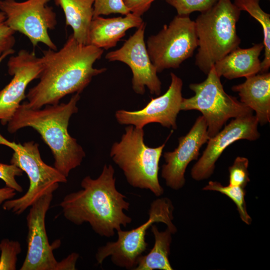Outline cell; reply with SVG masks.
Masks as SVG:
<instances>
[{"label": "cell", "instance_id": "30bf717a", "mask_svg": "<svg viewBox=\"0 0 270 270\" xmlns=\"http://www.w3.org/2000/svg\"><path fill=\"white\" fill-rule=\"evenodd\" d=\"M50 1L3 0L0 2V10L6 16L7 25L26 36L34 48L41 42L56 50V46L48 32L57 24L56 13L48 5Z\"/></svg>", "mask_w": 270, "mask_h": 270}, {"label": "cell", "instance_id": "ac0fdd59", "mask_svg": "<svg viewBox=\"0 0 270 270\" xmlns=\"http://www.w3.org/2000/svg\"><path fill=\"white\" fill-rule=\"evenodd\" d=\"M232 90L238 93L240 102L256 112L258 124L270 122V74L263 72L246 78L242 84Z\"/></svg>", "mask_w": 270, "mask_h": 270}, {"label": "cell", "instance_id": "ffe728a7", "mask_svg": "<svg viewBox=\"0 0 270 270\" xmlns=\"http://www.w3.org/2000/svg\"><path fill=\"white\" fill-rule=\"evenodd\" d=\"M62 9L66 24L72 30L74 38L80 44H88V33L94 16V0H54Z\"/></svg>", "mask_w": 270, "mask_h": 270}, {"label": "cell", "instance_id": "83f0119b", "mask_svg": "<svg viewBox=\"0 0 270 270\" xmlns=\"http://www.w3.org/2000/svg\"><path fill=\"white\" fill-rule=\"evenodd\" d=\"M23 171L17 166L0 162V179L2 180L6 186L12 188L16 192H22L23 188L16 182V177L22 176Z\"/></svg>", "mask_w": 270, "mask_h": 270}, {"label": "cell", "instance_id": "484cf974", "mask_svg": "<svg viewBox=\"0 0 270 270\" xmlns=\"http://www.w3.org/2000/svg\"><path fill=\"white\" fill-rule=\"evenodd\" d=\"M248 167V160L247 158H236L233 164L228 168L229 185L244 188L250 180Z\"/></svg>", "mask_w": 270, "mask_h": 270}, {"label": "cell", "instance_id": "8992f818", "mask_svg": "<svg viewBox=\"0 0 270 270\" xmlns=\"http://www.w3.org/2000/svg\"><path fill=\"white\" fill-rule=\"evenodd\" d=\"M0 145L13 150L10 164L25 172L30 181L27 192L19 198L5 201L2 204L4 210L20 214L42 196L52 194L58 188L60 183L67 182L66 177L42 160L38 143L30 141L17 144L0 134Z\"/></svg>", "mask_w": 270, "mask_h": 270}, {"label": "cell", "instance_id": "ba28073f", "mask_svg": "<svg viewBox=\"0 0 270 270\" xmlns=\"http://www.w3.org/2000/svg\"><path fill=\"white\" fill-rule=\"evenodd\" d=\"M174 206L168 198L154 200L150 205L148 218L140 226L130 230L116 231L118 238L108 242L98 248L96 258L101 264L104 259L110 256L112 263L119 267L134 270L138 258L146 250L148 244L146 241L147 230L155 222H163L174 234L176 228L172 222Z\"/></svg>", "mask_w": 270, "mask_h": 270}, {"label": "cell", "instance_id": "44dd1931", "mask_svg": "<svg viewBox=\"0 0 270 270\" xmlns=\"http://www.w3.org/2000/svg\"><path fill=\"white\" fill-rule=\"evenodd\" d=\"M151 230L154 238V246L147 254L138 258L134 270H173L168 259L172 232L168 228L160 232L154 224L152 225Z\"/></svg>", "mask_w": 270, "mask_h": 270}, {"label": "cell", "instance_id": "8fae6325", "mask_svg": "<svg viewBox=\"0 0 270 270\" xmlns=\"http://www.w3.org/2000/svg\"><path fill=\"white\" fill-rule=\"evenodd\" d=\"M53 198L52 194L42 196L30 206L26 216L27 252L20 270H57L58 262L53 253L60 244H50L45 219Z\"/></svg>", "mask_w": 270, "mask_h": 270}, {"label": "cell", "instance_id": "f546056e", "mask_svg": "<svg viewBox=\"0 0 270 270\" xmlns=\"http://www.w3.org/2000/svg\"><path fill=\"white\" fill-rule=\"evenodd\" d=\"M130 12L141 16L150 8L155 0H122Z\"/></svg>", "mask_w": 270, "mask_h": 270}, {"label": "cell", "instance_id": "277c9868", "mask_svg": "<svg viewBox=\"0 0 270 270\" xmlns=\"http://www.w3.org/2000/svg\"><path fill=\"white\" fill-rule=\"evenodd\" d=\"M240 12L231 0H218L194 21L198 40L195 62L204 74H207L216 62L239 47L240 39L236 25Z\"/></svg>", "mask_w": 270, "mask_h": 270}, {"label": "cell", "instance_id": "e0dca14e", "mask_svg": "<svg viewBox=\"0 0 270 270\" xmlns=\"http://www.w3.org/2000/svg\"><path fill=\"white\" fill-rule=\"evenodd\" d=\"M143 22L141 16L131 12L124 17L94 18L90 27L88 44L104 50L114 48L128 30L138 28Z\"/></svg>", "mask_w": 270, "mask_h": 270}, {"label": "cell", "instance_id": "3957f363", "mask_svg": "<svg viewBox=\"0 0 270 270\" xmlns=\"http://www.w3.org/2000/svg\"><path fill=\"white\" fill-rule=\"evenodd\" d=\"M80 94L76 93L66 103L45 106L33 109L26 102L20 104L8 123V131L14 133L30 127L35 130L49 147L54 158V167L66 177L80 166L86 153L68 132L72 115L78 112Z\"/></svg>", "mask_w": 270, "mask_h": 270}, {"label": "cell", "instance_id": "836d02e7", "mask_svg": "<svg viewBox=\"0 0 270 270\" xmlns=\"http://www.w3.org/2000/svg\"></svg>", "mask_w": 270, "mask_h": 270}, {"label": "cell", "instance_id": "5b68a950", "mask_svg": "<svg viewBox=\"0 0 270 270\" xmlns=\"http://www.w3.org/2000/svg\"><path fill=\"white\" fill-rule=\"evenodd\" d=\"M143 128L132 125L126 126L120 140L112 144L110 156L122 170L130 186L148 190L159 196L164 192L158 174L166 142L156 148H150L145 144Z\"/></svg>", "mask_w": 270, "mask_h": 270}, {"label": "cell", "instance_id": "d6a6232c", "mask_svg": "<svg viewBox=\"0 0 270 270\" xmlns=\"http://www.w3.org/2000/svg\"><path fill=\"white\" fill-rule=\"evenodd\" d=\"M14 52V50L13 49H12V50H8V51L4 52L3 54H2L0 56V64L7 56H8L10 54H12Z\"/></svg>", "mask_w": 270, "mask_h": 270}, {"label": "cell", "instance_id": "f1b7e54d", "mask_svg": "<svg viewBox=\"0 0 270 270\" xmlns=\"http://www.w3.org/2000/svg\"><path fill=\"white\" fill-rule=\"evenodd\" d=\"M6 17L0 12V56L4 52L13 49L16 40L15 32L12 30L6 22Z\"/></svg>", "mask_w": 270, "mask_h": 270}, {"label": "cell", "instance_id": "7c38bea8", "mask_svg": "<svg viewBox=\"0 0 270 270\" xmlns=\"http://www.w3.org/2000/svg\"><path fill=\"white\" fill-rule=\"evenodd\" d=\"M145 28L143 22L121 48L108 52L105 58L110 62H122L130 68L132 73V88L136 94L143 95L147 87L151 94L159 96L162 83L146 50Z\"/></svg>", "mask_w": 270, "mask_h": 270}, {"label": "cell", "instance_id": "603a6c76", "mask_svg": "<svg viewBox=\"0 0 270 270\" xmlns=\"http://www.w3.org/2000/svg\"><path fill=\"white\" fill-rule=\"evenodd\" d=\"M203 190L216 191L226 195L236 204L242 220L247 224H251L252 218L246 210L244 188L230 185L224 186L219 182L210 181Z\"/></svg>", "mask_w": 270, "mask_h": 270}, {"label": "cell", "instance_id": "4dcf8cb0", "mask_svg": "<svg viewBox=\"0 0 270 270\" xmlns=\"http://www.w3.org/2000/svg\"><path fill=\"white\" fill-rule=\"evenodd\" d=\"M79 258L76 252H72L65 258L58 262L57 270H76V262Z\"/></svg>", "mask_w": 270, "mask_h": 270}, {"label": "cell", "instance_id": "4fadbf2b", "mask_svg": "<svg viewBox=\"0 0 270 270\" xmlns=\"http://www.w3.org/2000/svg\"><path fill=\"white\" fill-rule=\"evenodd\" d=\"M170 84L166 92L162 96L152 98L142 109L136 111L117 110L115 117L118 123L143 128L146 124L156 122L164 127L176 130V118L183 98V82L173 72L170 73Z\"/></svg>", "mask_w": 270, "mask_h": 270}, {"label": "cell", "instance_id": "9a60e30c", "mask_svg": "<svg viewBox=\"0 0 270 270\" xmlns=\"http://www.w3.org/2000/svg\"><path fill=\"white\" fill-rule=\"evenodd\" d=\"M258 124L253 114L234 118L222 130L210 138L201 157L191 170L192 178L202 180L208 178L214 172L216 162L230 144L240 140H258L260 136Z\"/></svg>", "mask_w": 270, "mask_h": 270}, {"label": "cell", "instance_id": "9c48e42d", "mask_svg": "<svg viewBox=\"0 0 270 270\" xmlns=\"http://www.w3.org/2000/svg\"><path fill=\"white\" fill-rule=\"evenodd\" d=\"M150 60L158 72L176 68L198 47L194 21L189 16H176L168 25L146 42Z\"/></svg>", "mask_w": 270, "mask_h": 270}, {"label": "cell", "instance_id": "6da1fadb", "mask_svg": "<svg viewBox=\"0 0 270 270\" xmlns=\"http://www.w3.org/2000/svg\"><path fill=\"white\" fill-rule=\"evenodd\" d=\"M103 52L102 48L80 44L72 34L60 50H43L40 81L26 94V105L39 109L58 104L68 94L82 92L93 77L106 70L93 66Z\"/></svg>", "mask_w": 270, "mask_h": 270}, {"label": "cell", "instance_id": "d6986e66", "mask_svg": "<svg viewBox=\"0 0 270 270\" xmlns=\"http://www.w3.org/2000/svg\"><path fill=\"white\" fill-rule=\"evenodd\" d=\"M264 48L262 43L247 48L238 47L216 62L214 70L219 77L228 80L256 74L261 70L259 56Z\"/></svg>", "mask_w": 270, "mask_h": 270}, {"label": "cell", "instance_id": "cb8c5ba5", "mask_svg": "<svg viewBox=\"0 0 270 270\" xmlns=\"http://www.w3.org/2000/svg\"><path fill=\"white\" fill-rule=\"evenodd\" d=\"M0 270H16L18 255L22 252L17 240L4 238L0 242Z\"/></svg>", "mask_w": 270, "mask_h": 270}, {"label": "cell", "instance_id": "7a4b0ae2", "mask_svg": "<svg viewBox=\"0 0 270 270\" xmlns=\"http://www.w3.org/2000/svg\"><path fill=\"white\" fill-rule=\"evenodd\" d=\"M114 174L112 166L105 164L96 178L84 177L82 189L68 194L60 202L64 217L76 225L88 222L96 233L108 238L130 224L132 218L124 212L130 204L117 190Z\"/></svg>", "mask_w": 270, "mask_h": 270}, {"label": "cell", "instance_id": "4316f807", "mask_svg": "<svg viewBox=\"0 0 270 270\" xmlns=\"http://www.w3.org/2000/svg\"><path fill=\"white\" fill-rule=\"evenodd\" d=\"M93 8V18L112 14L125 16L130 12L122 0H94Z\"/></svg>", "mask_w": 270, "mask_h": 270}, {"label": "cell", "instance_id": "2e32d148", "mask_svg": "<svg viewBox=\"0 0 270 270\" xmlns=\"http://www.w3.org/2000/svg\"><path fill=\"white\" fill-rule=\"evenodd\" d=\"M207 127L205 118L199 116L188 132L178 138L177 148L164 152L166 163L162 166L161 176L170 188L178 190L184 186L187 166L198 160L200 148L210 138Z\"/></svg>", "mask_w": 270, "mask_h": 270}, {"label": "cell", "instance_id": "d4e9b609", "mask_svg": "<svg viewBox=\"0 0 270 270\" xmlns=\"http://www.w3.org/2000/svg\"><path fill=\"white\" fill-rule=\"evenodd\" d=\"M174 7L178 15L189 16L194 12H202L210 8L218 0H165Z\"/></svg>", "mask_w": 270, "mask_h": 270}, {"label": "cell", "instance_id": "1f68e13d", "mask_svg": "<svg viewBox=\"0 0 270 270\" xmlns=\"http://www.w3.org/2000/svg\"><path fill=\"white\" fill-rule=\"evenodd\" d=\"M16 194V191L6 186L0 188V205L5 201L12 198Z\"/></svg>", "mask_w": 270, "mask_h": 270}, {"label": "cell", "instance_id": "5bb4252c", "mask_svg": "<svg viewBox=\"0 0 270 270\" xmlns=\"http://www.w3.org/2000/svg\"><path fill=\"white\" fill-rule=\"evenodd\" d=\"M8 72L13 76L11 81L0 90V122L6 125L11 120L21 102L26 98L28 84L39 78L42 69L41 57L34 52L20 50L8 62Z\"/></svg>", "mask_w": 270, "mask_h": 270}, {"label": "cell", "instance_id": "52a82bcc", "mask_svg": "<svg viewBox=\"0 0 270 270\" xmlns=\"http://www.w3.org/2000/svg\"><path fill=\"white\" fill-rule=\"evenodd\" d=\"M207 75L202 82L190 84L194 95L182 98L180 110L200 112L206 120L210 138L218 133L229 119L253 114V111L226 92L214 66Z\"/></svg>", "mask_w": 270, "mask_h": 270}, {"label": "cell", "instance_id": "7402d4cb", "mask_svg": "<svg viewBox=\"0 0 270 270\" xmlns=\"http://www.w3.org/2000/svg\"><path fill=\"white\" fill-rule=\"evenodd\" d=\"M260 0H234L240 10L248 12L262 26L264 34V58L261 62L260 72H266L270 67V15L260 8Z\"/></svg>", "mask_w": 270, "mask_h": 270}]
</instances>
